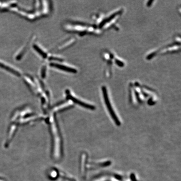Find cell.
<instances>
[{
  "mask_svg": "<svg viewBox=\"0 0 181 181\" xmlns=\"http://www.w3.org/2000/svg\"><path fill=\"white\" fill-rule=\"evenodd\" d=\"M103 92L104 97L105 100L106 105H107V107L108 108V110H109L110 113L111 114L112 118L114 120H115V123L117 125H119L120 124L119 120L118 119H117L115 113H114L113 111L112 107H110V103H109V99H108V95H107V90H106L105 87H103Z\"/></svg>",
  "mask_w": 181,
  "mask_h": 181,
  "instance_id": "cell-1",
  "label": "cell"
},
{
  "mask_svg": "<svg viewBox=\"0 0 181 181\" xmlns=\"http://www.w3.org/2000/svg\"><path fill=\"white\" fill-rule=\"evenodd\" d=\"M51 65L53 67H55V68H57V69H59L60 70H63V71H67V72L74 73L77 72V70L76 69L70 68L69 67L65 66V65H63L52 63L51 64Z\"/></svg>",
  "mask_w": 181,
  "mask_h": 181,
  "instance_id": "cell-2",
  "label": "cell"
},
{
  "mask_svg": "<svg viewBox=\"0 0 181 181\" xmlns=\"http://www.w3.org/2000/svg\"><path fill=\"white\" fill-rule=\"evenodd\" d=\"M0 68L4 69L5 70L13 73L16 76H20L21 75V73L19 71H17L16 69L11 68V67L5 64L1 61H0Z\"/></svg>",
  "mask_w": 181,
  "mask_h": 181,
  "instance_id": "cell-3",
  "label": "cell"
},
{
  "mask_svg": "<svg viewBox=\"0 0 181 181\" xmlns=\"http://www.w3.org/2000/svg\"><path fill=\"white\" fill-rule=\"evenodd\" d=\"M34 48L35 50L43 57V58H46L47 57V54L44 51H43L41 48H39L38 46L36 45H34Z\"/></svg>",
  "mask_w": 181,
  "mask_h": 181,
  "instance_id": "cell-4",
  "label": "cell"
},
{
  "mask_svg": "<svg viewBox=\"0 0 181 181\" xmlns=\"http://www.w3.org/2000/svg\"><path fill=\"white\" fill-rule=\"evenodd\" d=\"M45 71L46 68H43V69H42V72H41V77L43 78H45Z\"/></svg>",
  "mask_w": 181,
  "mask_h": 181,
  "instance_id": "cell-5",
  "label": "cell"
}]
</instances>
